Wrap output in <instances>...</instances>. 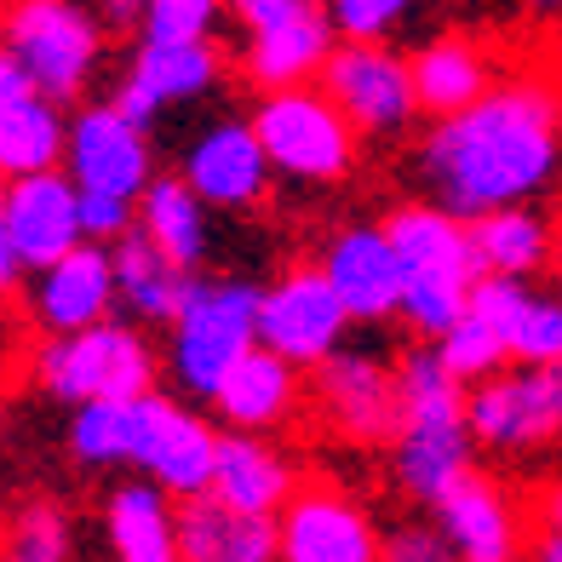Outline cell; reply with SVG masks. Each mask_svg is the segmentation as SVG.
Returning <instances> with one entry per match:
<instances>
[{
	"label": "cell",
	"mask_w": 562,
	"mask_h": 562,
	"mask_svg": "<svg viewBox=\"0 0 562 562\" xmlns=\"http://www.w3.org/2000/svg\"><path fill=\"white\" fill-rule=\"evenodd\" d=\"M0 551L18 562H75V517L53 494H30L0 517Z\"/></svg>",
	"instance_id": "cell-31"
},
{
	"label": "cell",
	"mask_w": 562,
	"mask_h": 562,
	"mask_svg": "<svg viewBox=\"0 0 562 562\" xmlns=\"http://www.w3.org/2000/svg\"><path fill=\"white\" fill-rule=\"evenodd\" d=\"M465 419L482 453L540 459L562 448V362H505L465 391Z\"/></svg>",
	"instance_id": "cell-7"
},
{
	"label": "cell",
	"mask_w": 562,
	"mask_h": 562,
	"mask_svg": "<svg viewBox=\"0 0 562 562\" xmlns=\"http://www.w3.org/2000/svg\"><path fill=\"white\" fill-rule=\"evenodd\" d=\"M437 356L448 362V373L459 379V385H476V379H488V373H499L505 362H510V350H505V339H499V327L494 322H482L476 311H465L448 334L437 339Z\"/></svg>",
	"instance_id": "cell-33"
},
{
	"label": "cell",
	"mask_w": 562,
	"mask_h": 562,
	"mask_svg": "<svg viewBox=\"0 0 562 562\" xmlns=\"http://www.w3.org/2000/svg\"><path fill=\"white\" fill-rule=\"evenodd\" d=\"M316 265L327 270L356 327H391L402 316L407 270L379 218H350L339 229H327V241L316 247Z\"/></svg>",
	"instance_id": "cell-16"
},
{
	"label": "cell",
	"mask_w": 562,
	"mask_h": 562,
	"mask_svg": "<svg viewBox=\"0 0 562 562\" xmlns=\"http://www.w3.org/2000/svg\"><path fill=\"white\" fill-rule=\"evenodd\" d=\"M138 229L184 270H207L213 259V207L178 172H156V184L138 195Z\"/></svg>",
	"instance_id": "cell-29"
},
{
	"label": "cell",
	"mask_w": 562,
	"mask_h": 562,
	"mask_svg": "<svg viewBox=\"0 0 562 562\" xmlns=\"http://www.w3.org/2000/svg\"><path fill=\"white\" fill-rule=\"evenodd\" d=\"M0 562H18V557H7V551H0Z\"/></svg>",
	"instance_id": "cell-46"
},
{
	"label": "cell",
	"mask_w": 562,
	"mask_h": 562,
	"mask_svg": "<svg viewBox=\"0 0 562 562\" xmlns=\"http://www.w3.org/2000/svg\"><path fill=\"white\" fill-rule=\"evenodd\" d=\"M419 195L459 218L562 190V75L551 64L499 69L476 104L437 115L407 156Z\"/></svg>",
	"instance_id": "cell-1"
},
{
	"label": "cell",
	"mask_w": 562,
	"mask_h": 562,
	"mask_svg": "<svg viewBox=\"0 0 562 562\" xmlns=\"http://www.w3.org/2000/svg\"><path fill=\"white\" fill-rule=\"evenodd\" d=\"M115 316V259L104 241H81L64 259L30 276V327L35 334H75Z\"/></svg>",
	"instance_id": "cell-20"
},
{
	"label": "cell",
	"mask_w": 562,
	"mask_h": 562,
	"mask_svg": "<svg viewBox=\"0 0 562 562\" xmlns=\"http://www.w3.org/2000/svg\"><path fill=\"white\" fill-rule=\"evenodd\" d=\"M252 345H259V281L195 270L178 316L167 322L161 373L172 379L178 396L213 402L224 373L236 368Z\"/></svg>",
	"instance_id": "cell-4"
},
{
	"label": "cell",
	"mask_w": 562,
	"mask_h": 562,
	"mask_svg": "<svg viewBox=\"0 0 562 562\" xmlns=\"http://www.w3.org/2000/svg\"><path fill=\"white\" fill-rule=\"evenodd\" d=\"M138 224V201H121V195H81V229L87 241H121L126 229Z\"/></svg>",
	"instance_id": "cell-38"
},
{
	"label": "cell",
	"mask_w": 562,
	"mask_h": 562,
	"mask_svg": "<svg viewBox=\"0 0 562 562\" xmlns=\"http://www.w3.org/2000/svg\"><path fill=\"white\" fill-rule=\"evenodd\" d=\"M419 0H327L339 41H391Z\"/></svg>",
	"instance_id": "cell-36"
},
{
	"label": "cell",
	"mask_w": 562,
	"mask_h": 562,
	"mask_svg": "<svg viewBox=\"0 0 562 562\" xmlns=\"http://www.w3.org/2000/svg\"><path fill=\"white\" fill-rule=\"evenodd\" d=\"M0 224H7V236L18 241L30 276L46 270L53 259H64L69 247L87 241L81 190H75V178L64 167L30 172V178H7V184H0Z\"/></svg>",
	"instance_id": "cell-19"
},
{
	"label": "cell",
	"mask_w": 562,
	"mask_h": 562,
	"mask_svg": "<svg viewBox=\"0 0 562 562\" xmlns=\"http://www.w3.org/2000/svg\"><path fill=\"white\" fill-rule=\"evenodd\" d=\"M218 437L224 425L201 414L190 396L178 391H144L138 396V437H133V476L161 482L172 499L207 494L213 465H218Z\"/></svg>",
	"instance_id": "cell-12"
},
{
	"label": "cell",
	"mask_w": 562,
	"mask_h": 562,
	"mask_svg": "<svg viewBox=\"0 0 562 562\" xmlns=\"http://www.w3.org/2000/svg\"><path fill=\"white\" fill-rule=\"evenodd\" d=\"M471 241H476L482 276H517V281L557 270V252H562L557 218L540 201H517V207H494L471 218Z\"/></svg>",
	"instance_id": "cell-26"
},
{
	"label": "cell",
	"mask_w": 562,
	"mask_h": 562,
	"mask_svg": "<svg viewBox=\"0 0 562 562\" xmlns=\"http://www.w3.org/2000/svg\"><path fill=\"white\" fill-rule=\"evenodd\" d=\"M533 517H540V522H551V528H562V471L546 482L540 494H533Z\"/></svg>",
	"instance_id": "cell-43"
},
{
	"label": "cell",
	"mask_w": 562,
	"mask_h": 562,
	"mask_svg": "<svg viewBox=\"0 0 562 562\" xmlns=\"http://www.w3.org/2000/svg\"><path fill=\"white\" fill-rule=\"evenodd\" d=\"M207 414L224 430L288 437V430L304 425V414H311V373L293 368L288 356H276L270 345H252L241 362L224 373V385L213 391Z\"/></svg>",
	"instance_id": "cell-17"
},
{
	"label": "cell",
	"mask_w": 562,
	"mask_h": 562,
	"mask_svg": "<svg viewBox=\"0 0 562 562\" xmlns=\"http://www.w3.org/2000/svg\"><path fill=\"white\" fill-rule=\"evenodd\" d=\"M30 385L64 407L81 402H115V396H144L161 379V345L149 339V327L133 316H104L75 334H35L30 356Z\"/></svg>",
	"instance_id": "cell-3"
},
{
	"label": "cell",
	"mask_w": 562,
	"mask_h": 562,
	"mask_svg": "<svg viewBox=\"0 0 562 562\" xmlns=\"http://www.w3.org/2000/svg\"><path fill=\"white\" fill-rule=\"evenodd\" d=\"M281 562H379V528L373 505H362L334 476H304L293 499L276 510Z\"/></svg>",
	"instance_id": "cell-15"
},
{
	"label": "cell",
	"mask_w": 562,
	"mask_h": 562,
	"mask_svg": "<svg viewBox=\"0 0 562 562\" xmlns=\"http://www.w3.org/2000/svg\"><path fill=\"white\" fill-rule=\"evenodd\" d=\"M229 23V0H144V41H218Z\"/></svg>",
	"instance_id": "cell-34"
},
{
	"label": "cell",
	"mask_w": 562,
	"mask_h": 562,
	"mask_svg": "<svg viewBox=\"0 0 562 562\" xmlns=\"http://www.w3.org/2000/svg\"><path fill=\"white\" fill-rule=\"evenodd\" d=\"M334 46H339V30H334L327 12L304 18V23H288V30H270V35H247L241 41V81L252 92L311 87Z\"/></svg>",
	"instance_id": "cell-28"
},
{
	"label": "cell",
	"mask_w": 562,
	"mask_h": 562,
	"mask_svg": "<svg viewBox=\"0 0 562 562\" xmlns=\"http://www.w3.org/2000/svg\"><path fill=\"white\" fill-rule=\"evenodd\" d=\"M64 172L75 178L81 195H121L138 201L156 184V138L149 121L126 115L115 98H87L69 110V144H64Z\"/></svg>",
	"instance_id": "cell-10"
},
{
	"label": "cell",
	"mask_w": 562,
	"mask_h": 562,
	"mask_svg": "<svg viewBox=\"0 0 562 562\" xmlns=\"http://www.w3.org/2000/svg\"><path fill=\"white\" fill-rule=\"evenodd\" d=\"M23 92H30V75H23L18 58L7 53V46H0V110H7L12 98H23Z\"/></svg>",
	"instance_id": "cell-42"
},
{
	"label": "cell",
	"mask_w": 562,
	"mask_h": 562,
	"mask_svg": "<svg viewBox=\"0 0 562 562\" xmlns=\"http://www.w3.org/2000/svg\"><path fill=\"white\" fill-rule=\"evenodd\" d=\"M110 259H115V311L167 334V322L178 316V304H184L195 270L172 265L138 224L126 229L121 241H110Z\"/></svg>",
	"instance_id": "cell-27"
},
{
	"label": "cell",
	"mask_w": 562,
	"mask_h": 562,
	"mask_svg": "<svg viewBox=\"0 0 562 562\" xmlns=\"http://www.w3.org/2000/svg\"><path fill=\"white\" fill-rule=\"evenodd\" d=\"M522 7H528V12H540V18H557V12H562V0H522Z\"/></svg>",
	"instance_id": "cell-44"
},
{
	"label": "cell",
	"mask_w": 562,
	"mask_h": 562,
	"mask_svg": "<svg viewBox=\"0 0 562 562\" xmlns=\"http://www.w3.org/2000/svg\"><path fill=\"white\" fill-rule=\"evenodd\" d=\"M247 115H252V133L265 138V156H270L276 178H288V184L334 190L362 167L368 138L356 133V121L322 92V81L259 92Z\"/></svg>",
	"instance_id": "cell-6"
},
{
	"label": "cell",
	"mask_w": 562,
	"mask_h": 562,
	"mask_svg": "<svg viewBox=\"0 0 562 562\" xmlns=\"http://www.w3.org/2000/svg\"><path fill=\"white\" fill-rule=\"evenodd\" d=\"M379 562H459V551L442 533V522L430 517V510H419V517H402V522L385 528Z\"/></svg>",
	"instance_id": "cell-35"
},
{
	"label": "cell",
	"mask_w": 562,
	"mask_h": 562,
	"mask_svg": "<svg viewBox=\"0 0 562 562\" xmlns=\"http://www.w3.org/2000/svg\"><path fill=\"white\" fill-rule=\"evenodd\" d=\"M213 213H259L276 195V167L265 156V138L252 133V115H213L178 149L172 167Z\"/></svg>",
	"instance_id": "cell-14"
},
{
	"label": "cell",
	"mask_w": 562,
	"mask_h": 562,
	"mask_svg": "<svg viewBox=\"0 0 562 562\" xmlns=\"http://www.w3.org/2000/svg\"><path fill=\"white\" fill-rule=\"evenodd\" d=\"M64 144H69V104H58V98H46L35 87L12 98L0 110V184L64 167Z\"/></svg>",
	"instance_id": "cell-30"
},
{
	"label": "cell",
	"mask_w": 562,
	"mask_h": 562,
	"mask_svg": "<svg viewBox=\"0 0 562 562\" xmlns=\"http://www.w3.org/2000/svg\"><path fill=\"white\" fill-rule=\"evenodd\" d=\"M316 81L356 121V133L373 144L414 133V121L425 115L414 92V64L391 41H339Z\"/></svg>",
	"instance_id": "cell-11"
},
{
	"label": "cell",
	"mask_w": 562,
	"mask_h": 562,
	"mask_svg": "<svg viewBox=\"0 0 562 562\" xmlns=\"http://www.w3.org/2000/svg\"><path fill=\"white\" fill-rule=\"evenodd\" d=\"M304 482L293 448L276 437H252V430H224L218 437V465H213V494L252 517H276Z\"/></svg>",
	"instance_id": "cell-22"
},
{
	"label": "cell",
	"mask_w": 562,
	"mask_h": 562,
	"mask_svg": "<svg viewBox=\"0 0 562 562\" xmlns=\"http://www.w3.org/2000/svg\"><path fill=\"white\" fill-rule=\"evenodd\" d=\"M557 293H562V252H557Z\"/></svg>",
	"instance_id": "cell-45"
},
{
	"label": "cell",
	"mask_w": 562,
	"mask_h": 562,
	"mask_svg": "<svg viewBox=\"0 0 562 562\" xmlns=\"http://www.w3.org/2000/svg\"><path fill=\"white\" fill-rule=\"evenodd\" d=\"M311 414L350 448H385L402 419V368L385 345L345 339L311 368Z\"/></svg>",
	"instance_id": "cell-8"
},
{
	"label": "cell",
	"mask_w": 562,
	"mask_h": 562,
	"mask_svg": "<svg viewBox=\"0 0 562 562\" xmlns=\"http://www.w3.org/2000/svg\"><path fill=\"white\" fill-rule=\"evenodd\" d=\"M316 12H327V0H229V18L241 23V35H270Z\"/></svg>",
	"instance_id": "cell-37"
},
{
	"label": "cell",
	"mask_w": 562,
	"mask_h": 562,
	"mask_svg": "<svg viewBox=\"0 0 562 562\" xmlns=\"http://www.w3.org/2000/svg\"><path fill=\"white\" fill-rule=\"evenodd\" d=\"M391 247L402 252V270L407 276H459V281H476V241H471V218L448 213L442 201L430 195H407L396 207L379 213Z\"/></svg>",
	"instance_id": "cell-21"
},
{
	"label": "cell",
	"mask_w": 562,
	"mask_h": 562,
	"mask_svg": "<svg viewBox=\"0 0 562 562\" xmlns=\"http://www.w3.org/2000/svg\"><path fill=\"white\" fill-rule=\"evenodd\" d=\"M522 562H562V528H551V522H540L528 533V557Z\"/></svg>",
	"instance_id": "cell-41"
},
{
	"label": "cell",
	"mask_w": 562,
	"mask_h": 562,
	"mask_svg": "<svg viewBox=\"0 0 562 562\" xmlns=\"http://www.w3.org/2000/svg\"><path fill=\"white\" fill-rule=\"evenodd\" d=\"M350 327L356 322L345 299L334 293V281L316 259H293L270 281H259V345L288 356L293 368L311 373L316 362H327L350 339Z\"/></svg>",
	"instance_id": "cell-9"
},
{
	"label": "cell",
	"mask_w": 562,
	"mask_h": 562,
	"mask_svg": "<svg viewBox=\"0 0 562 562\" xmlns=\"http://www.w3.org/2000/svg\"><path fill=\"white\" fill-rule=\"evenodd\" d=\"M396 368H402V419L385 442V471L407 505L430 510L459 476L476 471L482 448L465 419V385L448 373L437 345L414 339L407 350H396Z\"/></svg>",
	"instance_id": "cell-2"
},
{
	"label": "cell",
	"mask_w": 562,
	"mask_h": 562,
	"mask_svg": "<svg viewBox=\"0 0 562 562\" xmlns=\"http://www.w3.org/2000/svg\"><path fill=\"white\" fill-rule=\"evenodd\" d=\"M87 7L104 18V30L110 35H138V12H144V0H87Z\"/></svg>",
	"instance_id": "cell-40"
},
{
	"label": "cell",
	"mask_w": 562,
	"mask_h": 562,
	"mask_svg": "<svg viewBox=\"0 0 562 562\" xmlns=\"http://www.w3.org/2000/svg\"><path fill=\"white\" fill-rule=\"evenodd\" d=\"M0 46L30 75V87L58 104H87L110 64V30L87 0H7Z\"/></svg>",
	"instance_id": "cell-5"
},
{
	"label": "cell",
	"mask_w": 562,
	"mask_h": 562,
	"mask_svg": "<svg viewBox=\"0 0 562 562\" xmlns=\"http://www.w3.org/2000/svg\"><path fill=\"white\" fill-rule=\"evenodd\" d=\"M178 551L184 562H281L276 517L224 505L213 488L178 499Z\"/></svg>",
	"instance_id": "cell-23"
},
{
	"label": "cell",
	"mask_w": 562,
	"mask_h": 562,
	"mask_svg": "<svg viewBox=\"0 0 562 562\" xmlns=\"http://www.w3.org/2000/svg\"><path fill=\"white\" fill-rule=\"evenodd\" d=\"M430 517L442 522V533L453 540L459 562H522L528 557V517L522 499L505 488L499 476L471 471L430 505Z\"/></svg>",
	"instance_id": "cell-18"
},
{
	"label": "cell",
	"mask_w": 562,
	"mask_h": 562,
	"mask_svg": "<svg viewBox=\"0 0 562 562\" xmlns=\"http://www.w3.org/2000/svg\"><path fill=\"white\" fill-rule=\"evenodd\" d=\"M224 75H229V58L218 41H144V35H133V46H126V58L115 69L110 98L126 115L156 126L172 110L207 104L224 87Z\"/></svg>",
	"instance_id": "cell-13"
},
{
	"label": "cell",
	"mask_w": 562,
	"mask_h": 562,
	"mask_svg": "<svg viewBox=\"0 0 562 562\" xmlns=\"http://www.w3.org/2000/svg\"><path fill=\"white\" fill-rule=\"evenodd\" d=\"M23 288H30V265H23L18 241L7 236V224H0V304H7V299H18Z\"/></svg>",
	"instance_id": "cell-39"
},
{
	"label": "cell",
	"mask_w": 562,
	"mask_h": 562,
	"mask_svg": "<svg viewBox=\"0 0 562 562\" xmlns=\"http://www.w3.org/2000/svg\"><path fill=\"white\" fill-rule=\"evenodd\" d=\"M407 64H414V92H419V110L430 121L476 104V98L499 81V58L476 35H465V30L430 35L425 46L407 53Z\"/></svg>",
	"instance_id": "cell-24"
},
{
	"label": "cell",
	"mask_w": 562,
	"mask_h": 562,
	"mask_svg": "<svg viewBox=\"0 0 562 562\" xmlns=\"http://www.w3.org/2000/svg\"><path fill=\"white\" fill-rule=\"evenodd\" d=\"M104 540L115 562H184L178 551V499L149 476L115 482L104 494Z\"/></svg>",
	"instance_id": "cell-25"
},
{
	"label": "cell",
	"mask_w": 562,
	"mask_h": 562,
	"mask_svg": "<svg viewBox=\"0 0 562 562\" xmlns=\"http://www.w3.org/2000/svg\"><path fill=\"white\" fill-rule=\"evenodd\" d=\"M499 334L510 362H562V293H540L528 281Z\"/></svg>",
	"instance_id": "cell-32"
}]
</instances>
